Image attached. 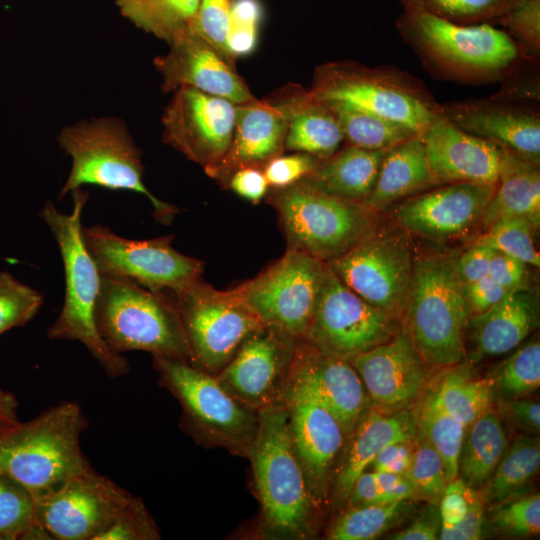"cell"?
Here are the masks:
<instances>
[{"instance_id": "obj_53", "label": "cell", "mask_w": 540, "mask_h": 540, "mask_svg": "<svg viewBox=\"0 0 540 540\" xmlns=\"http://www.w3.org/2000/svg\"><path fill=\"white\" fill-rule=\"evenodd\" d=\"M498 411L513 425L538 434L540 430V405L538 401L523 397H508L498 401Z\"/></svg>"}, {"instance_id": "obj_8", "label": "cell", "mask_w": 540, "mask_h": 540, "mask_svg": "<svg viewBox=\"0 0 540 540\" xmlns=\"http://www.w3.org/2000/svg\"><path fill=\"white\" fill-rule=\"evenodd\" d=\"M159 383L182 407L181 426L194 439L248 457L258 412L235 399L215 375L187 360L153 357Z\"/></svg>"}, {"instance_id": "obj_6", "label": "cell", "mask_w": 540, "mask_h": 540, "mask_svg": "<svg viewBox=\"0 0 540 540\" xmlns=\"http://www.w3.org/2000/svg\"><path fill=\"white\" fill-rule=\"evenodd\" d=\"M95 321L104 342L118 354L139 350L192 363L178 310L167 292L101 274Z\"/></svg>"}, {"instance_id": "obj_54", "label": "cell", "mask_w": 540, "mask_h": 540, "mask_svg": "<svg viewBox=\"0 0 540 540\" xmlns=\"http://www.w3.org/2000/svg\"><path fill=\"white\" fill-rule=\"evenodd\" d=\"M493 249L476 242L454 260L455 273L461 285L488 276Z\"/></svg>"}, {"instance_id": "obj_48", "label": "cell", "mask_w": 540, "mask_h": 540, "mask_svg": "<svg viewBox=\"0 0 540 540\" xmlns=\"http://www.w3.org/2000/svg\"><path fill=\"white\" fill-rule=\"evenodd\" d=\"M506 33L519 46L528 60L540 55V0H517L502 15Z\"/></svg>"}, {"instance_id": "obj_51", "label": "cell", "mask_w": 540, "mask_h": 540, "mask_svg": "<svg viewBox=\"0 0 540 540\" xmlns=\"http://www.w3.org/2000/svg\"><path fill=\"white\" fill-rule=\"evenodd\" d=\"M320 159L301 152L278 155L262 168L269 187L282 189L296 184L307 176Z\"/></svg>"}, {"instance_id": "obj_47", "label": "cell", "mask_w": 540, "mask_h": 540, "mask_svg": "<svg viewBox=\"0 0 540 540\" xmlns=\"http://www.w3.org/2000/svg\"><path fill=\"white\" fill-rule=\"evenodd\" d=\"M262 14L259 0H233L226 41L227 52L232 60L247 56L255 50Z\"/></svg>"}, {"instance_id": "obj_41", "label": "cell", "mask_w": 540, "mask_h": 540, "mask_svg": "<svg viewBox=\"0 0 540 540\" xmlns=\"http://www.w3.org/2000/svg\"><path fill=\"white\" fill-rule=\"evenodd\" d=\"M486 229L476 242L518 259L528 266H540V255L533 240L537 228L530 221L521 217H504Z\"/></svg>"}, {"instance_id": "obj_56", "label": "cell", "mask_w": 540, "mask_h": 540, "mask_svg": "<svg viewBox=\"0 0 540 540\" xmlns=\"http://www.w3.org/2000/svg\"><path fill=\"white\" fill-rule=\"evenodd\" d=\"M461 287L471 316L486 311L512 291L496 283L490 276Z\"/></svg>"}, {"instance_id": "obj_20", "label": "cell", "mask_w": 540, "mask_h": 540, "mask_svg": "<svg viewBox=\"0 0 540 540\" xmlns=\"http://www.w3.org/2000/svg\"><path fill=\"white\" fill-rule=\"evenodd\" d=\"M348 361L360 376L371 406L383 414L407 410L420 398L431 374L404 327Z\"/></svg>"}, {"instance_id": "obj_35", "label": "cell", "mask_w": 540, "mask_h": 540, "mask_svg": "<svg viewBox=\"0 0 540 540\" xmlns=\"http://www.w3.org/2000/svg\"><path fill=\"white\" fill-rule=\"evenodd\" d=\"M539 438L519 435L508 445L492 475L478 490L484 504H494L517 495L538 473Z\"/></svg>"}, {"instance_id": "obj_19", "label": "cell", "mask_w": 540, "mask_h": 540, "mask_svg": "<svg viewBox=\"0 0 540 540\" xmlns=\"http://www.w3.org/2000/svg\"><path fill=\"white\" fill-rule=\"evenodd\" d=\"M294 342L265 327L250 335L215 376L235 399L256 412L281 403Z\"/></svg>"}, {"instance_id": "obj_12", "label": "cell", "mask_w": 540, "mask_h": 540, "mask_svg": "<svg viewBox=\"0 0 540 540\" xmlns=\"http://www.w3.org/2000/svg\"><path fill=\"white\" fill-rule=\"evenodd\" d=\"M324 269L321 260L288 248L277 262L232 290L266 327L297 341L306 337Z\"/></svg>"}, {"instance_id": "obj_37", "label": "cell", "mask_w": 540, "mask_h": 540, "mask_svg": "<svg viewBox=\"0 0 540 540\" xmlns=\"http://www.w3.org/2000/svg\"><path fill=\"white\" fill-rule=\"evenodd\" d=\"M420 431L439 453L447 481L458 477L460 452L466 427L439 403L432 389L427 391L413 413Z\"/></svg>"}, {"instance_id": "obj_5", "label": "cell", "mask_w": 540, "mask_h": 540, "mask_svg": "<svg viewBox=\"0 0 540 540\" xmlns=\"http://www.w3.org/2000/svg\"><path fill=\"white\" fill-rule=\"evenodd\" d=\"M452 256L432 254L414 260L402 320L415 348L431 369L465 361L464 331L471 316Z\"/></svg>"}, {"instance_id": "obj_29", "label": "cell", "mask_w": 540, "mask_h": 540, "mask_svg": "<svg viewBox=\"0 0 540 540\" xmlns=\"http://www.w3.org/2000/svg\"><path fill=\"white\" fill-rule=\"evenodd\" d=\"M276 98L288 117L284 150L325 159L340 148L343 133L326 103L297 85L285 88Z\"/></svg>"}, {"instance_id": "obj_3", "label": "cell", "mask_w": 540, "mask_h": 540, "mask_svg": "<svg viewBox=\"0 0 540 540\" xmlns=\"http://www.w3.org/2000/svg\"><path fill=\"white\" fill-rule=\"evenodd\" d=\"M72 196L74 205L70 214L59 212L51 202L40 212L58 243L65 273L64 304L47 336L52 340L81 342L108 377L118 378L129 372L130 365L122 354L109 348L96 326L101 273L85 246L81 224L88 193L78 188L72 191Z\"/></svg>"}, {"instance_id": "obj_23", "label": "cell", "mask_w": 540, "mask_h": 540, "mask_svg": "<svg viewBox=\"0 0 540 540\" xmlns=\"http://www.w3.org/2000/svg\"><path fill=\"white\" fill-rule=\"evenodd\" d=\"M169 45L168 53L154 60L164 92L187 86L235 104L255 98L236 72L235 64L192 30L182 33Z\"/></svg>"}, {"instance_id": "obj_58", "label": "cell", "mask_w": 540, "mask_h": 540, "mask_svg": "<svg viewBox=\"0 0 540 540\" xmlns=\"http://www.w3.org/2000/svg\"><path fill=\"white\" fill-rule=\"evenodd\" d=\"M238 196L258 203L268 191V183L262 168L244 167L235 170L225 182Z\"/></svg>"}, {"instance_id": "obj_11", "label": "cell", "mask_w": 540, "mask_h": 540, "mask_svg": "<svg viewBox=\"0 0 540 540\" xmlns=\"http://www.w3.org/2000/svg\"><path fill=\"white\" fill-rule=\"evenodd\" d=\"M165 292L178 310L192 364L213 375L229 363L250 335L266 327L232 289L216 290L201 278Z\"/></svg>"}, {"instance_id": "obj_57", "label": "cell", "mask_w": 540, "mask_h": 540, "mask_svg": "<svg viewBox=\"0 0 540 540\" xmlns=\"http://www.w3.org/2000/svg\"><path fill=\"white\" fill-rule=\"evenodd\" d=\"M527 266L518 259L493 250L488 276L499 285L513 290L526 286Z\"/></svg>"}, {"instance_id": "obj_40", "label": "cell", "mask_w": 540, "mask_h": 540, "mask_svg": "<svg viewBox=\"0 0 540 540\" xmlns=\"http://www.w3.org/2000/svg\"><path fill=\"white\" fill-rule=\"evenodd\" d=\"M507 397H525L540 387V343L533 339L518 348L490 379Z\"/></svg>"}, {"instance_id": "obj_24", "label": "cell", "mask_w": 540, "mask_h": 540, "mask_svg": "<svg viewBox=\"0 0 540 540\" xmlns=\"http://www.w3.org/2000/svg\"><path fill=\"white\" fill-rule=\"evenodd\" d=\"M289 373L312 390L336 418L346 439L371 405L351 363L322 353L305 339L294 342Z\"/></svg>"}, {"instance_id": "obj_63", "label": "cell", "mask_w": 540, "mask_h": 540, "mask_svg": "<svg viewBox=\"0 0 540 540\" xmlns=\"http://www.w3.org/2000/svg\"><path fill=\"white\" fill-rule=\"evenodd\" d=\"M18 422V401L15 395L0 388V436Z\"/></svg>"}, {"instance_id": "obj_46", "label": "cell", "mask_w": 540, "mask_h": 540, "mask_svg": "<svg viewBox=\"0 0 540 540\" xmlns=\"http://www.w3.org/2000/svg\"><path fill=\"white\" fill-rule=\"evenodd\" d=\"M43 296L19 282L7 271L0 272V335L11 328L25 326L38 313Z\"/></svg>"}, {"instance_id": "obj_7", "label": "cell", "mask_w": 540, "mask_h": 540, "mask_svg": "<svg viewBox=\"0 0 540 540\" xmlns=\"http://www.w3.org/2000/svg\"><path fill=\"white\" fill-rule=\"evenodd\" d=\"M309 91L319 100L347 104L421 136L441 112L422 83L393 67L328 62L316 69Z\"/></svg>"}, {"instance_id": "obj_38", "label": "cell", "mask_w": 540, "mask_h": 540, "mask_svg": "<svg viewBox=\"0 0 540 540\" xmlns=\"http://www.w3.org/2000/svg\"><path fill=\"white\" fill-rule=\"evenodd\" d=\"M323 102L336 116L347 145L366 150H388L416 135L402 125L347 104Z\"/></svg>"}, {"instance_id": "obj_9", "label": "cell", "mask_w": 540, "mask_h": 540, "mask_svg": "<svg viewBox=\"0 0 540 540\" xmlns=\"http://www.w3.org/2000/svg\"><path fill=\"white\" fill-rule=\"evenodd\" d=\"M60 147L72 158L70 174L59 194L97 185L111 190H130L145 195L156 218L169 223L178 210L156 198L143 183L141 153L126 125L115 117L93 118L64 127Z\"/></svg>"}, {"instance_id": "obj_1", "label": "cell", "mask_w": 540, "mask_h": 540, "mask_svg": "<svg viewBox=\"0 0 540 540\" xmlns=\"http://www.w3.org/2000/svg\"><path fill=\"white\" fill-rule=\"evenodd\" d=\"M399 30L429 73L465 84L502 81L528 60L515 41L487 23L457 24L407 8Z\"/></svg>"}, {"instance_id": "obj_43", "label": "cell", "mask_w": 540, "mask_h": 540, "mask_svg": "<svg viewBox=\"0 0 540 540\" xmlns=\"http://www.w3.org/2000/svg\"><path fill=\"white\" fill-rule=\"evenodd\" d=\"M492 528L508 536H535L540 532V497L538 493L511 496L492 504Z\"/></svg>"}, {"instance_id": "obj_62", "label": "cell", "mask_w": 540, "mask_h": 540, "mask_svg": "<svg viewBox=\"0 0 540 540\" xmlns=\"http://www.w3.org/2000/svg\"><path fill=\"white\" fill-rule=\"evenodd\" d=\"M345 504L347 507L383 504L374 471L365 470L357 477Z\"/></svg>"}, {"instance_id": "obj_39", "label": "cell", "mask_w": 540, "mask_h": 540, "mask_svg": "<svg viewBox=\"0 0 540 540\" xmlns=\"http://www.w3.org/2000/svg\"><path fill=\"white\" fill-rule=\"evenodd\" d=\"M408 501L347 507L331 525V540H371L396 525L407 510Z\"/></svg>"}, {"instance_id": "obj_36", "label": "cell", "mask_w": 540, "mask_h": 540, "mask_svg": "<svg viewBox=\"0 0 540 540\" xmlns=\"http://www.w3.org/2000/svg\"><path fill=\"white\" fill-rule=\"evenodd\" d=\"M121 14L138 28L172 43L191 28L200 0H115Z\"/></svg>"}, {"instance_id": "obj_45", "label": "cell", "mask_w": 540, "mask_h": 540, "mask_svg": "<svg viewBox=\"0 0 540 540\" xmlns=\"http://www.w3.org/2000/svg\"><path fill=\"white\" fill-rule=\"evenodd\" d=\"M407 8L419 9L446 19L468 25L469 23L498 18L504 15L517 0H404Z\"/></svg>"}, {"instance_id": "obj_17", "label": "cell", "mask_w": 540, "mask_h": 540, "mask_svg": "<svg viewBox=\"0 0 540 540\" xmlns=\"http://www.w3.org/2000/svg\"><path fill=\"white\" fill-rule=\"evenodd\" d=\"M282 402L288 412L292 446L317 508L328 496L334 464L346 437L312 390L290 373Z\"/></svg>"}, {"instance_id": "obj_50", "label": "cell", "mask_w": 540, "mask_h": 540, "mask_svg": "<svg viewBox=\"0 0 540 540\" xmlns=\"http://www.w3.org/2000/svg\"><path fill=\"white\" fill-rule=\"evenodd\" d=\"M232 2L233 0H200L190 30L235 64L226 47Z\"/></svg>"}, {"instance_id": "obj_42", "label": "cell", "mask_w": 540, "mask_h": 540, "mask_svg": "<svg viewBox=\"0 0 540 540\" xmlns=\"http://www.w3.org/2000/svg\"><path fill=\"white\" fill-rule=\"evenodd\" d=\"M407 476L417 498L438 505L448 483L442 458L426 437L416 431L414 450Z\"/></svg>"}, {"instance_id": "obj_25", "label": "cell", "mask_w": 540, "mask_h": 540, "mask_svg": "<svg viewBox=\"0 0 540 540\" xmlns=\"http://www.w3.org/2000/svg\"><path fill=\"white\" fill-rule=\"evenodd\" d=\"M441 111L463 131L540 164V114L536 110L491 98L448 103Z\"/></svg>"}, {"instance_id": "obj_28", "label": "cell", "mask_w": 540, "mask_h": 540, "mask_svg": "<svg viewBox=\"0 0 540 540\" xmlns=\"http://www.w3.org/2000/svg\"><path fill=\"white\" fill-rule=\"evenodd\" d=\"M538 295L527 286L510 291L486 311L469 318L473 360L518 347L538 326Z\"/></svg>"}, {"instance_id": "obj_13", "label": "cell", "mask_w": 540, "mask_h": 540, "mask_svg": "<svg viewBox=\"0 0 540 540\" xmlns=\"http://www.w3.org/2000/svg\"><path fill=\"white\" fill-rule=\"evenodd\" d=\"M367 303L402 320L414 268L408 237L399 230L374 228L352 248L326 263Z\"/></svg>"}, {"instance_id": "obj_26", "label": "cell", "mask_w": 540, "mask_h": 540, "mask_svg": "<svg viewBox=\"0 0 540 540\" xmlns=\"http://www.w3.org/2000/svg\"><path fill=\"white\" fill-rule=\"evenodd\" d=\"M288 127L287 113L277 98H256L236 104L232 139L223 159L206 172L225 183L237 169L263 168L284 151Z\"/></svg>"}, {"instance_id": "obj_21", "label": "cell", "mask_w": 540, "mask_h": 540, "mask_svg": "<svg viewBox=\"0 0 540 540\" xmlns=\"http://www.w3.org/2000/svg\"><path fill=\"white\" fill-rule=\"evenodd\" d=\"M496 183L439 185L408 197L394 209L393 216L402 228L422 237L457 236L481 220Z\"/></svg>"}, {"instance_id": "obj_15", "label": "cell", "mask_w": 540, "mask_h": 540, "mask_svg": "<svg viewBox=\"0 0 540 540\" xmlns=\"http://www.w3.org/2000/svg\"><path fill=\"white\" fill-rule=\"evenodd\" d=\"M398 321L350 290L325 263L305 340L324 354L349 360L392 338Z\"/></svg>"}, {"instance_id": "obj_22", "label": "cell", "mask_w": 540, "mask_h": 540, "mask_svg": "<svg viewBox=\"0 0 540 540\" xmlns=\"http://www.w3.org/2000/svg\"><path fill=\"white\" fill-rule=\"evenodd\" d=\"M422 139L434 186L497 182L505 151L500 144L463 131L442 111Z\"/></svg>"}, {"instance_id": "obj_4", "label": "cell", "mask_w": 540, "mask_h": 540, "mask_svg": "<svg viewBox=\"0 0 540 540\" xmlns=\"http://www.w3.org/2000/svg\"><path fill=\"white\" fill-rule=\"evenodd\" d=\"M247 458L266 528L284 538L309 536L315 506L292 446L283 402L258 411V428Z\"/></svg>"}, {"instance_id": "obj_10", "label": "cell", "mask_w": 540, "mask_h": 540, "mask_svg": "<svg viewBox=\"0 0 540 540\" xmlns=\"http://www.w3.org/2000/svg\"><path fill=\"white\" fill-rule=\"evenodd\" d=\"M288 248L328 263L344 254L376 227L375 212L363 203L336 198L300 183L273 189Z\"/></svg>"}, {"instance_id": "obj_33", "label": "cell", "mask_w": 540, "mask_h": 540, "mask_svg": "<svg viewBox=\"0 0 540 540\" xmlns=\"http://www.w3.org/2000/svg\"><path fill=\"white\" fill-rule=\"evenodd\" d=\"M508 445L500 415L488 409L466 428L458 476L466 485L479 490L492 475Z\"/></svg>"}, {"instance_id": "obj_30", "label": "cell", "mask_w": 540, "mask_h": 540, "mask_svg": "<svg viewBox=\"0 0 540 540\" xmlns=\"http://www.w3.org/2000/svg\"><path fill=\"white\" fill-rule=\"evenodd\" d=\"M386 151L346 145L330 157L320 159L297 183L336 198L364 203L374 187Z\"/></svg>"}, {"instance_id": "obj_49", "label": "cell", "mask_w": 540, "mask_h": 540, "mask_svg": "<svg viewBox=\"0 0 540 540\" xmlns=\"http://www.w3.org/2000/svg\"><path fill=\"white\" fill-rule=\"evenodd\" d=\"M159 528L142 499L133 496L97 540H157Z\"/></svg>"}, {"instance_id": "obj_44", "label": "cell", "mask_w": 540, "mask_h": 540, "mask_svg": "<svg viewBox=\"0 0 540 540\" xmlns=\"http://www.w3.org/2000/svg\"><path fill=\"white\" fill-rule=\"evenodd\" d=\"M34 522V501L29 492L0 472V540H22Z\"/></svg>"}, {"instance_id": "obj_14", "label": "cell", "mask_w": 540, "mask_h": 540, "mask_svg": "<svg viewBox=\"0 0 540 540\" xmlns=\"http://www.w3.org/2000/svg\"><path fill=\"white\" fill-rule=\"evenodd\" d=\"M83 240L102 275L134 280L152 292L178 290L198 279L203 263L176 251L172 236L131 240L102 225L82 227Z\"/></svg>"}, {"instance_id": "obj_60", "label": "cell", "mask_w": 540, "mask_h": 540, "mask_svg": "<svg viewBox=\"0 0 540 540\" xmlns=\"http://www.w3.org/2000/svg\"><path fill=\"white\" fill-rule=\"evenodd\" d=\"M441 518L438 505L428 503L405 529L390 535L393 540H435L439 538Z\"/></svg>"}, {"instance_id": "obj_34", "label": "cell", "mask_w": 540, "mask_h": 540, "mask_svg": "<svg viewBox=\"0 0 540 540\" xmlns=\"http://www.w3.org/2000/svg\"><path fill=\"white\" fill-rule=\"evenodd\" d=\"M441 370L432 390L441 406L467 428L491 408V381L473 376L464 361Z\"/></svg>"}, {"instance_id": "obj_32", "label": "cell", "mask_w": 540, "mask_h": 540, "mask_svg": "<svg viewBox=\"0 0 540 540\" xmlns=\"http://www.w3.org/2000/svg\"><path fill=\"white\" fill-rule=\"evenodd\" d=\"M504 217H521L537 229L540 224V170L505 148L499 177L480 222L487 228Z\"/></svg>"}, {"instance_id": "obj_16", "label": "cell", "mask_w": 540, "mask_h": 540, "mask_svg": "<svg viewBox=\"0 0 540 540\" xmlns=\"http://www.w3.org/2000/svg\"><path fill=\"white\" fill-rule=\"evenodd\" d=\"M133 497L93 467L34 500V519L57 540H97Z\"/></svg>"}, {"instance_id": "obj_55", "label": "cell", "mask_w": 540, "mask_h": 540, "mask_svg": "<svg viewBox=\"0 0 540 540\" xmlns=\"http://www.w3.org/2000/svg\"><path fill=\"white\" fill-rule=\"evenodd\" d=\"M484 502L477 491L464 517L450 528H441V540H477L482 538L485 526Z\"/></svg>"}, {"instance_id": "obj_52", "label": "cell", "mask_w": 540, "mask_h": 540, "mask_svg": "<svg viewBox=\"0 0 540 540\" xmlns=\"http://www.w3.org/2000/svg\"><path fill=\"white\" fill-rule=\"evenodd\" d=\"M477 491L459 476L447 483L438 504L441 528H450L464 517Z\"/></svg>"}, {"instance_id": "obj_31", "label": "cell", "mask_w": 540, "mask_h": 540, "mask_svg": "<svg viewBox=\"0 0 540 540\" xmlns=\"http://www.w3.org/2000/svg\"><path fill=\"white\" fill-rule=\"evenodd\" d=\"M433 187L422 136L415 135L386 151L363 204L376 213Z\"/></svg>"}, {"instance_id": "obj_27", "label": "cell", "mask_w": 540, "mask_h": 540, "mask_svg": "<svg viewBox=\"0 0 540 540\" xmlns=\"http://www.w3.org/2000/svg\"><path fill=\"white\" fill-rule=\"evenodd\" d=\"M417 426L414 414L402 410L383 414L369 407L361 416L348 440L336 470L334 494L345 504L357 477L377 454L391 443L412 440Z\"/></svg>"}, {"instance_id": "obj_59", "label": "cell", "mask_w": 540, "mask_h": 540, "mask_svg": "<svg viewBox=\"0 0 540 540\" xmlns=\"http://www.w3.org/2000/svg\"><path fill=\"white\" fill-rule=\"evenodd\" d=\"M414 439L397 441L382 449L369 466L375 472L407 475L413 457Z\"/></svg>"}, {"instance_id": "obj_61", "label": "cell", "mask_w": 540, "mask_h": 540, "mask_svg": "<svg viewBox=\"0 0 540 540\" xmlns=\"http://www.w3.org/2000/svg\"><path fill=\"white\" fill-rule=\"evenodd\" d=\"M375 474L383 503L418 499L414 486L407 475L386 472H375Z\"/></svg>"}, {"instance_id": "obj_18", "label": "cell", "mask_w": 540, "mask_h": 540, "mask_svg": "<svg viewBox=\"0 0 540 540\" xmlns=\"http://www.w3.org/2000/svg\"><path fill=\"white\" fill-rule=\"evenodd\" d=\"M236 115L232 101L180 87L162 115L163 141L209 171L225 156Z\"/></svg>"}, {"instance_id": "obj_2", "label": "cell", "mask_w": 540, "mask_h": 540, "mask_svg": "<svg viewBox=\"0 0 540 540\" xmlns=\"http://www.w3.org/2000/svg\"><path fill=\"white\" fill-rule=\"evenodd\" d=\"M88 420L77 401L65 400L0 436V472L33 498L44 497L92 468L80 447Z\"/></svg>"}]
</instances>
